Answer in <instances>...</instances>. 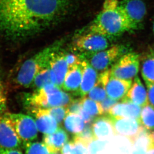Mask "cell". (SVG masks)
<instances>
[{"label":"cell","instance_id":"27","mask_svg":"<svg viewBox=\"0 0 154 154\" xmlns=\"http://www.w3.org/2000/svg\"><path fill=\"white\" fill-rule=\"evenodd\" d=\"M106 95L104 84L98 77L96 85L88 93V98L96 102H101L106 98Z\"/></svg>","mask_w":154,"mask_h":154},{"label":"cell","instance_id":"24","mask_svg":"<svg viewBox=\"0 0 154 154\" xmlns=\"http://www.w3.org/2000/svg\"><path fill=\"white\" fill-rule=\"evenodd\" d=\"M140 121L141 125L149 131L154 129V108L149 104L141 110Z\"/></svg>","mask_w":154,"mask_h":154},{"label":"cell","instance_id":"30","mask_svg":"<svg viewBox=\"0 0 154 154\" xmlns=\"http://www.w3.org/2000/svg\"><path fill=\"white\" fill-rule=\"evenodd\" d=\"M47 109L49 113L55 119L58 124L61 123L67 114L66 107L63 106L54 107Z\"/></svg>","mask_w":154,"mask_h":154},{"label":"cell","instance_id":"21","mask_svg":"<svg viewBox=\"0 0 154 154\" xmlns=\"http://www.w3.org/2000/svg\"><path fill=\"white\" fill-rule=\"evenodd\" d=\"M50 84L56 85V79L50 66H48L36 74L32 86L35 91Z\"/></svg>","mask_w":154,"mask_h":154},{"label":"cell","instance_id":"34","mask_svg":"<svg viewBox=\"0 0 154 154\" xmlns=\"http://www.w3.org/2000/svg\"><path fill=\"white\" fill-rule=\"evenodd\" d=\"M118 102H119V100L112 99V98H111L108 97L106 98L101 102H99L100 104L101 108H102L103 115H107L111 109L114 105L117 104Z\"/></svg>","mask_w":154,"mask_h":154},{"label":"cell","instance_id":"40","mask_svg":"<svg viewBox=\"0 0 154 154\" xmlns=\"http://www.w3.org/2000/svg\"><path fill=\"white\" fill-rule=\"evenodd\" d=\"M59 154V152H58V153H52V154Z\"/></svg>","mask_w":154,"mask_h":154},{"label":"cell","instance_id":"36","mask_svg":"<svg viewBox=\"0 0 154 154\" xmlns=\"http://www.w3.org/2000/svg\"><path fill=\"white\" fill-rule=\"evenodd\" d=\"M0 154H23L20 149H4L0 148Z\"/></svg>","mask_w":154,"mask_h":154},{"label":"cell","instance_id":"5","mask_svg":"<svg viewBox=\"0 0 154 154\" xmlns=\"http://www.w3.org/2000/svg\"><path fill=\"white\" fill-rule=\"evenodd\" d=\"M124 51V47L115 45L98 52L79 54L78 57L87 60L98 72L102 73L109 69L122 55L127 53Z\"/></svg>","mask_w":154,"mask_h":154},{"label":"cell","instance_id":"20","mask_svg":"<svg viewBox=\"0 0 154 154\" xmlns=\"http://www.w3.org/2000/svg\"><path fill=\"white\" fill-rule=\"evenodd\" d=\"M69 136L63 128H58L54 133L45 135L43 143L51 153H58L67 143Z\"/></svg>","mask_w":154,"mask_h":154},{"label":"cell","instance_id":"15","mask_svg":"<svg viewBox=\"0 0 154 154\" xmlns=\"http://www.w3.org/2000/svg\"><path fill=\"white\" fill-rule=\"evenodd\" d=\"M141 106L129 102L121 100L109 111L107 115L116 118H133L140 120L141 115Z\"/></svg>","mask_w":154,"mask_h":154},{"label":"cell","instance_id":"2","mask_svg":"<svg viewBox=\"0 0 154 154\" xmlns=\"http://www.w3.org/2000/svg\"><path fill=\"white\" fill-rule=\"evenodd\" d=\"M66 40L63 38L55 41L24 61L11 79L10 85L15 89L28 88L31 86L36 74L50 66L52 57L61 51Z\"/></svg>","mask_w":154,"mask_h":154},{"label":"cell","instance_id":"28","mask_svg":"<svg viewBox=\"0 0 154 154\" xmlns=\"http://www.w3.org/2000/svg\"><path fill=\"white\" fill-rule=\"evenodd\" d=\"M25 154H51L44 143L35 142L24 146Z\"/></svg>","mask_w":154,"mask_h":154},{"label":"cell","instance_id":"29","mask_svg":"<svg viewBox=\"0 0 154 154\" xmlns=\"http://www.w3.org/2000/svg\"><path fill=\"white\" fill-rule=\"evenodd\" d=\"M74 139L82 141L88 146L89 143L95 139L92 130V123L86 124L84 129L79 134L75 135Z\"/></svg>","mask_w":154,"mask_h":154},{"label":"cell","instance_id":"6","mask_svg":"<svg viewBox=\"0 0 154 154\" xmlns=\"http://www.w3.org/2000/svg\"><path fill=\"white\" fill-rule=\"evenodd\" d=\"M5 114L23 142V147L36 139L38 129L34 118L23 114Z\"/></svg>","mask_w":154,"mask_h":154},{"label":"cell","instance_id":"3","mask_svg":"<svg viewBox=\"0 0 154 154\" xmlns=\"http://www.w3.org/2000/svg\"><path fill=\"white\" fill-rule=\"evenodd\" d=\"M119 3L118 0H105L102 10L90 25L88 31L101 34L109 39L128 32Z\"/></svg>","mask_w":154,"mask_h":154},{"label":"cell","instance_id":"37","mask_svg":"<svg viewBox=\"0 0 154 154\" xmlns=\"http://www.w3.org/2000/svg\"><path fill=\"white\" fill-rule=\"evenodd\" d=\"M146 154H154V144H152Z\"/></svg>","mask_w":154,"mask_h":154},{"label":"cell","instance_id":"25","mask_svg":"<svg viewBox=\"0 0 154 154\" xmlns=\"http://www.w3.org/2000/svg\"><path fill=\"white\" fill-rule=\"evenodd\" d=\"M141 74L146 85L154 83V57L146 58L143 62Z\"/></svg>","mask_w":154,"mask_h":154},{"label":"cell","instance_id":"4","mask_svg":"<svg viewBox=\"0 0 154 154\" xmlns=\"http://www.w3.org/2000/svg\"><path fill=\"white\" fill-rule=\"evenodd\" d=\"M72 99L69 94L63 91L58 86L50 84L35 90L32 94L28 95L26 104L30 106L31 110L34 108L48 109L58 106L66 107Z\"/></svg>","mask_w":154,"mask_h":154},{"label":"cell","instance_id":"8","mask_svg":"<svg viewBox=\"0 0 154 154\" xmlns=\"http://www.w3.org/2000/svg\"><path fill=\"white\" fill-rule=\"evenodd\" d=\"M119 7L125 18L129 31L139 29L146 14V7L142 0H122Z\"/></svg>","mask_w":154,"mask_h":154},{"label":"cell","instance_id":"38","mask_svg":"<svg viewBox=\"0 0 154 154\" xmlns=\"http://www.w3.org/2000/svg\"><path fill=\"white\" fill-rule=\"evenodd\" d=\"M150 137L152 141L154 144V131H153L152 132H150Z\"/></svg>","mask_w":154,"mask_h":154},{"label":"cell","instance_id":"35","mask_svg":"<svg viewBox=\"0 0 154 154\" xmlns=\"http://www.w3.org/2000/svg\"><path fill=\"white\" fill-rule=\"evenodd\" d=\"M146 85L148 89V104L154 108V83L148 84Z\"/></svg>","mask_w":154,"mask_h":154},{"label":"cell","instance_id":"9","mask_svg":"<svg viewBox=\"0 0 154 154\" xmlns=\"http://www.w3.org/2000/svg\"><path fill=\"white\" fill-rule=\"evenodd\" d=\"M109 38L96 32L85 31L77 35L74 40V50L80 54L93 53L101 51L108 48Z\"/></svg>","mask_w":154,"mask_h":154},{"label":"cell","instance_id":"31","mask_svg":"<svg viewBox=\"0 0 154 154\" xmlns=\"http://www.w3.org/2000/svg\"><path fill=\"white\" fill-rule=\"evenodd\" d=\"M7 109V89L0 74V115L6 113Z\"/></svg>","mask_w":154,"mask_h":154},{"label":"cell","instance_id":"33","mask_svg":"<svg viewBox=\"0 0 154 154\" xmlns=\"http://www.w3.org/2000/svg\"><path fill=\"white\" fill-rule=\"evenodd\" d=\"M82 98L77 99H73L69 104L66 107L67 114H78L80 113V111L82 109Z\"/></svg>","mask_w":154,"mask_h":154},{"label":"cell","instance_id":"23","mask_svg":"<svg viewBox=\"0 0 154 154\" xmlns=\"http://www.w3.org/2000/svg\"><path fill=\"white\" fill-rule=\"evenodd\" d=\"M61 151V154H88V145L75 139L67 143Z\"/></svg>","mask_w":154,"mask_h":154},{"label":"cell","instance_id":"18","mask_svg":"<svg viewBox=\"0 0 154 154\" xmlns=\"http://www.w3.org/2000/svg\"><path fill=\"white\" fill-rule=\"evenodd\" d=\"M80 63L69 67L62 86L66 91L72 92L78 96L82 77V69Z\"/></svg>","mask_w":154,"mask_h":154},{"label":"cell","instance_id":"7","mask_svg":"<svg viewBox=\"0 0 154 154\" xmlns=\"http://www.w3.org/2000/svg\"><path fill=\"white\" fill-rule=\"evenodd\" d=\"M139 66V55L135 52H127L113 64L110 73L117 79L132 80L137 75Z\"/></svg>","mask_w":154,"mask_h":154},{"label":"cell","instance_id":"1","mask_svg":"<svg viewBox=\"0 0 154 154\" xmlns=\"http://www.w3.org/2000/svg\"><path fill=\"white\" fill-rule=\"evenodd\" d=\"M74 0H0V34L12 39L32 36L58 23Z\"/></svg>","mask_w":154,"mask_h":154},{"label":"cell","instance_id":"10","mask_svg":"<svg viewBox=\"0 0 154 154\" xmlns=\"http://www.w3.org/2000/svg\"><path fill=\"white\" fill-rule=\"evenodd\" d=\"M99 78L104 84L108 96L119 101L126 96L132 83V80H122L112 76L110 69L101 73Z\"/></svg>","mask_w":154,"mask_h":154},{"label":"cell","instance_id":"13","mask_svg":"<svg viewBox=\"0 0 154 154\" xmlns=\"http://www.w3.org/2000/svg\"><path fill=\"white\" fill-rule=\"evenodd\" d=\"M31 112L35 118V123L39 132L45 135L52 134L58 129V123L47 109L35 108Z\"/></svg>","mask_w":154,"mask_h":154},{"label":"cell","instance_id":"22","mask_svg":"<svg viewBox=\"0 0 154 154\" xmlns=\"http://www.w3.org/2000/svg\"><path fill=\"white\" fill-rule=\"evenodd\" d=\"M64 126L68 132L76 135L84 129L85 123L78 114L68 113L64 119Z\"/></svg>","mask_w":154,"mask_h":154},{"label":"cell","instance_id":"12","mask_svg":"<svg viewBox=\"0 0 154 154\" xmlns=\"http://www.w3.org/2000/svg\"><path fill=\"white\" fill-rule=\"evenodd\" d=\"M109 117L112 121L115 134L127 137L132 142L143 127L140 120Z\"/></svg>","mask_w":154,"mask_h":154},{"label":"cell","instance_id":"17","mask_svg":"<svg viewBox=\"0 0 154 154\" xmlns=\"http://www.w3.org/2000/svg\"><path fill=\"white\" fill-rule=\"evenodd\" d=\"M92 127L96 139L106 140L115 135L112 121L108 115L95 118Z\"/></svg>","mask_w":154,"mask_h":154},{"label":"cell","instance_id":"14","mask_svg":"<svg viewBox=\"0 0 154 154\" xmlns=\"http://www.w3.org/2000/svg\"><path fill=\"white\" fill-rule=\"evenodd\" d=\"M82 69V77L79 96L84 97L93 88L97 82L99 75L98 71L92 66L89 63L84 59H81Z\"/></svg>","mask_w":154,"mask_h":154},{"label":"cell","instance_id":"19","mask_svg":"<svg viewBox=\"0 0 154 154\" xmlns=\"http://www.w3.org/2000/svg\"><path fill=\"white\" fill-rule=\"evenodd\" d=\"M122 100L128 101L141 107L148 104V95L145 87L138 75L134 78L132 85Z\"/></svg>","mask_w":154,"mask_h":154},{"label":"cell","instance_id":"39","mask_svg":"<svg viewBox=\"0 0 154 154\" xmlns=\"http://www.w3.org/2000/svg\"><path fill=\"white\" fill-rule=\"evenodd\" d=\"M153 32H154V23H153Z\"/></svg>","mask_w":154,"mask_h":154},{"label":"cell","instance_id":"26","mask_svg":"<svg viewBox=\"0 0 154 154\" xmlns=\"http://www.w3.org/2000/svg\"><path fill=\"white\" fill-rule=\"evenodd\" d=\"M82 109L93 118L103 115L102 108L99 102L91 99L89 98L82 97Z\"/></svg>","mask_w":154,"mask_h":154},{"label":"cell","instance_id":"16","mask_svg":"<svg viewBox=\"0 0 154 154\" xmlns=\"http://www.w3.org/2000/svg\"><path fill=\"white\" fill-rule=\"evenodd\" d=\"M60 51L52 57L50 63V68L56 79V85L60 88L63 86L69 69L66 60V54Z\"/></svg>","mask_w":154,"mask_h":154},{"label":"cell","instance_id":"32","mask_svg":"<svg viewBox=\"0 0 154 154\" xmlns=\"http://www.w3.org/2000/svg\"><path fill=\"white\" fill-rule=\"evenodd\" d=\"M107 143V140L95 139L88 146V154H99L105 148Z\"/></svg>","mask_w":154,"mask_h":154},{"label":"cell","instance_id":"11","mask_svg":"<svg viewBox=\"0 0 154 154\" xmlns=\"http://www.w3.org/2000/svg\"><path fill=\"white\" fill-rule=\"evenodd\" d=\"M23 147L16 132L5 114L0 115V148L21 149Z\"/></svg>","mask_w":154,"mask_h":154}]
</instances>
